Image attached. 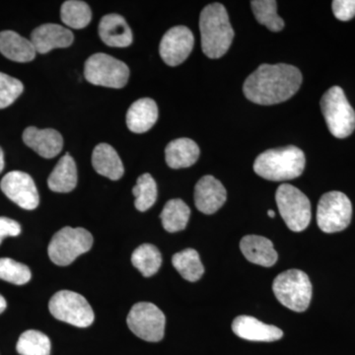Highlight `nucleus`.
I'll return each instance as SVG.
<instances>
[{
    "label": "nucleus",
    "instance_id": "7c9ffc66",
    "mask_svg": "<svg viewBox=\"0 0 355 355\" xmlns=\"http://www.w3.org/2000/svg\"><path fill=\"white\" fill-rule=\"evenodd\" d=\"M135 205L139 211H146L157 200V184L150 174L141 175L132 189Z\"/></svg>",
    "mask_w": 355,
    "mask_h": 355
},
{
    "label": "nucleus",
    "instance_id": "4c0bfd02",
    "mask_svg": "<svg viewBox=\"0 0 355 355\" xmlns=\"http://www.w3.org/2000/svg\"><path fill=\"white\" fill-rule=\"evenodd\" d=\"M268 216L270 217V218H273L275 216V212L273 210L270 209L268 211Z\"/></svg>",
    "mask_w": 355,
    "mask_h": 355
},
{
    "label": "nucleus",
    "instance_id": "f03ea898",
    "mask_svg": "<svg viewBox=\"0 0 355 355\" xmlns=\"http://www.w3.org/2000/svg\"><path fill=\"white\" fill-rule=\"evenodd\" d=\"M200 30L202 51L207 58L216 60L227 53L234 39V31L225 7L220 3L205 6L200 13Z\"/></svg>",
    "mask_w": 355,
    "mask_h": 355
},
{
    "label": "nucleus",
    "instance_id": "9b49d317",
    "mask_svg": "<svg viewBox=\"0 0 355 355\" xmlns=\"http://www.w3.org/2000/svg\"><path fill=\"white\" fill-rule=\"evenodd\" d=\"M127 322L130 331L146 342L157 343L164 338V313L153 303L140 302L133 305Z\"/></svg>",
    "mask_w": 355,
    "mask_h": 355
},
{
    "label": "nucleus",
    "instance_id": "39448f33",
    "mask_svg": "<svg viewBox=\"0 0 355 355\" xmlns=\"http://www.w3.org/2000/svg\"><path fill=\"white\" fill-rule=\"evenodd\" d=\"M322 113L329 130L336 139H345L355 130V112L340 86H334L321 100Z\"/></svg>",
    "mask_w": 355,
    "mask_h": 355
},
{
    "label": "nucleus",
    "instance_id": "f3484780",
    "mask_svg": "<svg viewBox=\"0 0 355 355\" xmlns=\"http://www.w3.org/2000/svg\"><path fill=\"white\" fill-rule=\"evenodd\" d=\"M73 42V34L67 28L58 24H44L31 35V43L39 53H46L53 49L67 48Z\"/></svg>",
    "mask_w": 355,
    "mask_h": 355
},
{
    "label": "nucleus",
    "instance_id": "1a4fd4ad",
    "mask_svg": "<svg viewBox=\"0 0 355 355\" xmlns=\"http://www.w3.org/2000/svg\"><path fill=\"white\" fill-rule=\"evenodd\" d=\"M49 309L55 319L78 328L90 327L95 319L88 301L73 291L57 292L49 303Z\"/></svg>",
    "mask_w": 355,
    "mask_h": 355
},
{
    "label": "nucleus",
    "instance_id": "4468645a",
    "mask_svg": "<svg viewBox=\"0 0 355 355\" xmlns=\"http://www.w3.org/2000/svg\"><path fill=\"white\" fill-rule=\"evenodd\" d=\"M227 191L223 184L212 176L202 177L195 188V203L205 214H216L226 202Z\"/></svg>",
    "mask_w": 355,
    "mask_h": 355
},
{
    "label": "nucleus",
    "instance_id": "2eb2a0df",
    "mask_svg": "<svg viewBox=\"0 0 355 355\" xmlns=\"http://www.w3.org/2000/svg\"><path fill=\"white\" fill-rule=\"evenodd\" d=\"M23 141L40 156L48 159L58 155L64 146L62 135L53 128H27L23 132Z\"/></svg>",
    "mask_w": 355,
    "mask_h": 355
},
{
    "label": "nucleus",
    "instance_id": "20e7f679",
    "mask_svg": "<svg viewBox=\"0 0 355 355\" xmlns=\"http://www.w3.org/2000/svg\"><path fill=\"white\" fill-rule=\"evenodd\" d=\"M275 297L286 308L301 313L309 307L312 284L308 275L299 270H289L275 277L272 284Z\"/></svg>",
    "mask_w": 355,
    "mask_h": 355
},
{
    "label": "nucleus",
    "instance_id": "2f4dec72",
    "mask_svg": "<svg viewBox=\"0 0 355 355\" xmlns=\"http://www.w3.org/2000/svg\"><path fill=\"white\" fill-rule=\"evenodd\" d=\"M30 268L24 263H18L10 258L0 259V279L16 286H23L31 279Z\"/></svg>",
    "mask_w": 355,
    "mask_h": 355
},
{
    "label": "nucleus",
    "instance_id": "412c9836",
    "mask_svg": "<svg viewBox=\"0 0 355 355\" xmlns=\"http://www.w3.org/2000/svg\"><path fill=\"white\" fill-rule=\"evenodd\" d=\"M200 153V148L193 140L175 139L166 147V162L172 169L191 167L197 162Z\"/></svg>",
    "mask_w": 355,
    "mask_h": 355
},
{
    "label": "nucleus",
    "instance_id": "6e6552de",
    "mask_svg": "<svg viewBox=\"0 0 355 355\" xmlns=\"http://www.w3.org/2000/svg\"><path fill=\"white\" fill-rule=\"evenodd\" d=\"M275 200L280 216L291 231L301 232L308 227L311 221V205L302 191L291 184H284L277 189Z\"/></svg>",
    "mask_w": 355,
    "mask_h": 355
},
{
    "label": "nucleus",
    "instance_id": "5701e85b",
    "mask_svg": "<svg viewBox=\"0 0 355 355\" xmlns=\"http://www.w3.org/2000/svg\"><path fill=\"white\" fill-rule=\"evenodd\" d=\"M92 165L98 174L116 181L123 176V162L118 153L107 144H98L92 154Z\"/></svg>",
    "mask_w": 355,
    "mask_h": 355
},
{
    "label": "nucleus",
    "instance_id": "cd10ccee",
    "mask_svg": "<svg viewBox=\"0 0 355 355\" xmlns=\"http://www.w3.org/2000/svg\"><path fill=\"white\" fill-rule=\"evenodd\" d=\"M60 17L65 25L73 29H83L92 18L91 8L87 3L79 0L65 1L60 10Z\"/></svg>",
    "mask_w": 355,
    "mask_h": 355
},
{
    "label": "nucleus",
    "instance_id": "6ab92c4d",
    "mask_svg": "<svg viewBox=\"0 0 355 355\" xmlns=\"http://www.w3.org/2000/svg\"><path fill=\"white\" fill-rule=\"evenodd\" d=\"M240 249L248 261L270 268L277 261V253L272 242L263 236L248 235L240 242Z\"/></svg>",
    "mask_w": 355,
    "mask_h": 355
},
{
    "label": "nucleus",
    "instance_id": "473e14b6",
    "mask_svg": "<svg viewBox=\"0 0 355 355\" xmlns=\"http://www.w3.org/2000/svg\"><path fill=\"white\" fill-rule=\"evenodd\" d=\"M24 86L18 79L0 72V109L12 105L22 94Z\"/></svg>",
    "mask_w": 355,
    "mask_h": 355
},
{
    "label": "nucleus",
    "instance_id": "393cba45",
    "mask_svg": "<svg viewBox=\"0 0 355 355\" xmlns=\"http://www.w3.org/2000/svg\"><path fill=\"white\" fill-rule=\"evenodd\" d=\"M191 209L182 200L175 198L166 203L160 214L163 227L167 232L184 230L190 219Z\"/></svg>",
    "mask_w": 355,
    "mask_h": 355
},
{
    "label": "nucleus",
    "instance_id": "72a5a7b5",
    "mask_svg": "<svg viewBox=\"0 0 355 355\" xmlns=\"http://www.w3.org/2000/svg\"><path fill=\"white\" fill-rule=\"evenodd\" d=\"M331 7L338 20L349 21L355 16V0H335Z\"/></svg>",
    "mask_w": 355,
    "mask_h": 355
},
{
    "label": "nucleus",
    "instance_id": "c9c22d12",
    "mask_svg": "<svg viewBox=\"0 0 355 355\" xmlns=\"http://www.w3.org/2000/svg\"><path fill=\"white\" fill-rule=\"evenodd\" d=\"M7 303L6 299H4L3 296L0 294V314L3 312L4 310L6 309Z\"/></svg>",
    "mask_w": 355,
    "mask_h": 355
},
{
    "label": "nucleus",
    "instance_id": "b1692460",
    "mask_svg": "<svg viewBox=\"0 0 355 355\" xmlns=\"http://www.w3.org/2000/svg\"><path fill=\"white\" fill-rule=\"evenodd\" d=\"M49 188L55 193H69L76 189L77 184V169L76 161L65 154L58 161L48 180Z\"/></svg>",
    "mask_w": 355,
    "mask_h": 355
},
{
    "label": "nucleus",
    "instance_id": "423d86ee",
    "mask_svg": "<svg viewBox=\"0 0 355 355\" xmlns=\"http://www.w3.org/2000/svg\"><path fill=\"white\" fill-rule=\"evenodd\" d=\"M93 237L84 228L64 227L51 238L48 253L51 261L57 266H69L83 254L90 251Z\"/></svg>",
    "mask_w": 355,
    "mask_h": 355
},
{
    "label": "nucleus",
    "instance_id": "4be33fe9",
    "mask_svg": "<svg viewBox=\"0 0 355 355\" xmlns=\"http://www.w3.org/2000/svg\"><path fill=\"white\" fill-rule=\"evenodd\" d=\"M0 53L16 62H29L36 57V50L29 40L14 31L0 33Z\"/></svg>",
    "mask_w": 355,
    "mask_h": 355
},
{
    "label": "nucleus",
    "instance_id": "a878e982",
    "mask_svg": "<svg viewBox=\"0 0 355 355\" xmlns=\"http://www.w3.org/2000/svg\"><path fill=\"white\" fill-rule=\"evenodd\" d=\"M172 263L178 272L188 282H198L205 273L200 254L193 249H186L175 254L172 258Z\"/></svg>",
    "mask_w": 355,
    "mask_h": 355
},
{
    "label": "nucleus",
    "instance_id": "f8f14e48",
    "mask_svg": "<svg viewBox=\"0 0 355 355\" xmlns=\"http://www.w3.org/2000/svg\"><path fill=\"white\" fill-rule=\"evenodd\" d=\"M0 188L9 200L21 209L33 210L38 207L40 197L34 180L27 173L9 172L3 177Z\"/></svg>",
    "mask_w": 355,
    "mask_h": 355
},
{
    "label": "nucleus",
    "instance_id": "aec40b11",
    "mask_svg": "<svg viewBox=\"0 0 355 355\" xmlns=\"http://www.w3.org/2000/svg\"><path fill=\"white\" fill-rule=\"evenodd\" d=\"M158 120V107L150 98H142L133 103L127 114V125L130 132H148Z\"/></svg>",
    "mask_w": 355,
    "mask_h": 355
},
{
    "label": "nucleus",
    "instance_id": "9d476101",
    "mask_svg": "<svg viewBox=\"0 0 355 355\" xmlns=\"http://www.w3.org/2000/svg\"><path fill=\"white\" fill-rule=\"evenodd\" d=\"M352 205L349 198L340 191L324 193L317 209V223L324 233H336L349 225Z\"/></svg>",
    "mask_w": 355,
    "mask_h": 355
},
{
    "label": "nucleus",
    "instance_id": "a211bd4d",
    "mask_svg": "<svg viewBox=\"0 0 355 355\" xmlns=\"http://www.w3.org/2000/svg\"><path fill=\"white\" fill-rule=\"evenodd\" d=\"M100 38L107 46L125 48L132 43V32L127 21L119 14L104 16L99 24Z\"/></svg>",
    "mask_w": 355,
    "mask_h": 355
},
{
    "label": "nucleus",
    "instance_id": "7ed1b4c3",
    "mask_svg": "<svg viewBox=\"0 0 355 355\" xmlns=\"http://www.w3.org/2000/svg\"><path fill=\"white\" fill-rule=\"evenodd\" d=\"M305 154L296 146L270 149L260 154L254 163V171L268 181L282 182L302 175Z\"/></svg>",
    "mask_w": 355,
    "mask_h": 355
},
{
    "label": "nucleus",
    "instance_id": "0eeeda50",
    "mask_svg": "<svg viewBox=\"0 0 355 355\" xmlns=\"http://www.w3.org/2000/svg\"><path fill=\"white\" fill-rule=\"evenodd\" d=\"M84 76L94 85L120 89L125 87L130 69L125 62L106 53H95L86 60Z\"/></svg>",
    "mask_w": 355,
    "mask_h": 355
},
{
    "label": "nucleus",
    "instance_id": "f257e3e1",
    "mask_svg": "<svg viewBox=\"0 0 355 355\" xmlns=\"http://www.w3.org/2000/svg\"><path fill=\"white\" fill-rule=\"evenodd\" d=\"M301 83L302 74L293 65L261 64L248 77L243 92L254 104L270 106L291 99Z\"/></svg>",
    "mask_w": 355,
    "mask_h": 355
},
{
    "label": "nucleus",
    "instance_id": "bb28decb",
    "mask_svg": "<svg viewBox=\"0 0 355 355\" xmlns=\"http://www.w3.org/2000/svg\"><path fill=\"white\" fill-rule=\"evenodd\" d=\"M132 263L144 277H153L162 265V256L154 245L144 244L133 252Z\"/></svg>",
    "mask_w": 355,
    "mask_h": 355
},
{
    "label": "nucleus",
    "instance_id": "c85d7f7f",
    "mask_svg": "<svg viewBox=\"0 0 355 355\" xmlns=\"http://www.w3.org/2000/svg\"><path fill=\"white\" fill-rule=\"evenodd\" d=\"M16 349L20 355H50L51 340L42 331H26L20 336Z\"/></svg>",
    "mask_w": 355,
    "mask_h": 355
},
{
    "label": "nucleus",
    "instance_id": "c756f323",
    "mask_svg": "<svg viewBox=\"0 0 355 355\" xmlns=\"http://www.w3.org/2000/svg\"><path fill=\"white\" fill-rule=\"evenodd\" d=\"M254 17L270 31L279 32L284 28V21L277 14V3L275 0H254L251 2Z\"/></svg>",
    "mask_w": 355,
    "mask_h": 355
},
{
    "label": "nucleus",
    "instance_id": "ddd939ff",
    "mask_svg": "<svg viewBox=\"0 0 355 355\" xmlns=\"http://www.w3.org/2000/svg\"><path fill=\"white\" fill-rule=\"evenodd\" d=\"M193 44L195 37L191 30L184 26H176L163 36L159 53L166 64L177 67L191 55Z\"/></svg>",
    "mask_w": 355,
    "mask_h": 355
},
{
    "label": "nucleus",
    "instance_id": "e433bc0d",
    "mask_svg": "<svg viewBox=\"0 0 355 355\" xmlns=\"http://www.w3.org/2000/svg\"><path fill=\"white\" fill-rule=\"evenodd\" d=\"M4 165H6V163H4V154L1 147H0V173L3 171Z\"/></svg>",
    "mask_w": 355,
    "mask_h": 355
},
{
    "label": "nucleus",
    "instance_id": "dca6fc26",
    "mask_svg": "<svg viewBox=\"0 0 355 355\" xmlns=\"http://www.w3.org/2000/svg\"><path fill=\"white\" fill-rule=\"evenodd\" d=\"M232 330L236 336L252 342H275L284 336V331L277 327L266 324L251 316L236 318Z\"/></svg>",
    "mask_w": 355,
    "mask_h": 355
},
{
    "label": "nucleus",
    "instance_id": "f704fd0d",
    "mask_svg": "<svg viewBox=\"0 0 355 355\" xmlns=\"http://www.w3.org/2000/svg\"><path fill=\"white\" fill-rule=\"evenodd\" d=\"M21 233V226L17 221L8 217H0V244L7 237H16Z\"/></svg>",
    "mask_w": 355,
    "mask_h": 355
}]
</instances>
